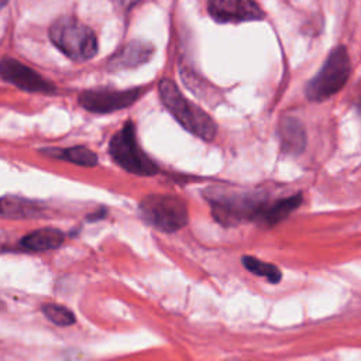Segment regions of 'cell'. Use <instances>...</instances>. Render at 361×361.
I'll list each match as a JSON object with an SVG mask.
<instances>
[{
    "label": "cell",
    "instance_id": "1",
    "mask_svg": "<svg viewBox=\"0 0 361 361\" xmlns=\"http://www.w3.org/2000/svg\"><path fill=\"white\" fill-rule=\"evenodd\" d=\"M203 196L210 204L213 219L227 227L245 221H258L264 207L268 204L262 190L207 188Z\"/></svg>",
    "mask_w": 361,
    "mask_h": 361
},
{
    "label": "cell",
    "instance_id": "2",
    "mask_svg": "<svg viewBox=\"0 0 361 361\" xmlns=\"http://www.w3.org/2000/svg\"><path fill=\"white\" fill-rule=\"evenodd\" d=\"M158 90L164 106L186 131L203 141L214 140L217 134L216 121L197 104L186 99L173 80L164 78Z\"/></svg>",
    "mask_w": 361,
    "mask_h": 361
},
{
    "label": "cell",
    "instance_id": "3",
    "mask_svg": "<svg viewBox=\"0 0 361 361\" xmlns=\"http://www.w3.org/2000/svg\"><path fill=\"white\" fill-rule=\"evenodd\" d=\"M49 39L69 59L83 62L97 54V38L90 27L75 17L63 16L49 27Z\"/></svg>",
    "mask_w": 361,
    "mask_h": 361
},
{
    "label": "cell",
    "instance_id": "4",
    "mask_svg": "<svg viewBox=\"0 0 361 361\" xmlns=\"http://www.w3.org/2000/svg\"><path fill=\"white\" fill-rule=\"evenodd\" d=\"M138 209L145 223L162 233H175L189 223L188 204L176 195H147Z\"/></svg>",
    "mask_w": 361,
    "mask_h": 361
},
{
    "label": "cell",
    "instance_id": "5",
    "mask_svg": "<svg viewBox=\"0 0 361 361\" xmlns=\"http://www.w3.org/2000/svg\"><path fill=\"white\" fill-rule=\"evenodd\" d=\"M351 72V62L344 45H337L320 71L306 85V97L310 102H323L343 89Z\"/></svg>",
    "mask_w": 361,
    "mask_h": 361
},
{
    "label": "cell",
    "instance_id": "6",
    "mask_svg": "<svg viewBox=\"0 0 361 361\" xmlns=\"http://www.w3.org/2000/svg\"><path fill=\"white\" fill-rule=\"evenodd\" d=\"M109 154L113 161L127 171L138 176H152L158 172L157 164L141 149L135 137V126L131 120L110 138Z\"/></svg>",
    "mask_w": 361,
    "mask_h": 361
},
{
    "label": "cell",
    "instance_id": "7",
    "mask_svg": "<svg viewBox=\"0 0 361 361\" xmlns=\"http://www.w3.org/2000/svg\"><path fill=\"white\" fill-rule=\"evenodd\" d=\"M144 92V87H131L126 90L109 87L89 89L79 94L78 103L90 113L109 114L134 104Z\"/></svg>",
    "mask_w": 361,
    "mask_h": 361
},
{
    "label": "cell",
    "instance_id": "8",
    "mask_svg": "<svg viewBox=\"0 0 361 361\" xmlns=\"http://www.w3.org/2000/svg\"><path fill=\"white\" fill-rule=\"evenodd\" d=\"M0 76L6 82L25 92H34V93L55 92V86L51 82L44 79L39 73H37L30 66L11 58H3L0 61Z\"/></svg>",
    "mask_w": 361,
    "mask_h": 361
},
{
    "label": "cell",
    "instance_id": "9",
    "mask_svg": "<svg viewBox=\"0 0 361 361\" xmlns=\"http://www.w3.org/2000/svg\"><path fill=\"white\" fill-rule=\"evenodd\" d=\"M207 11L217 23H243L264 18L255 0H209Z\"/></svg>",
    "mask_w": 361,
    "mask_h": 361
},
{
    "label": "cell",
    "instance_id": "10",
    "mask_svg": "<svg viewBox=\"0 0 361 361\" xmlns=\"http://www.w3.org/2000/svg\"><path fill=\"white\" fill-rule=\"evenodd\" d=\"M154 54V47L145 41H130L109 59L110 71L130 69L145 63Z\"/></svg>",
    "mask_w": 361,
    "mask_h": 361
},
{
    "label": "cell",
    "instance_id": "11",
    "mask_svg": "<svg viewBox=\"0 0 361 361\" xmlns=\"http://www.w3.org/2000/svg\"><path fill=\"white\" fill-rule=\"evenodd\" d=\"M278 137L283 154L299 155L306 147V131L302 121L292 116H285L279 121Z\"/></svg>",
    "mask_w": 361,
    "mask_h": 361
},
{
    "label": "cell",
    "instance_id": "12",
    "mask_svg": "<svg viewBox=\"0 0 361 361\" xmlns=\"http://www.w3.org/2000/svg\"><path fill=\"white\" fill-rule=\"evenodd\" d=\"M65 234L55 227H42L25 234L20 240V247L31 252H42L55 250L62 245Z\"/></svg>",
    "mask_w": 361,
    "mask_h": 361
},
{
    "label": "cell",
    "instance_id": "13",
    "mask_svg": "<svg viewBox=\"0 0 361 361\" xmlns=\"http://www.w3.org/2000/svg\"><path fill=\"white\" fill-rule=\"evenodd\" d=\"M303 202L302 193H296L279 200H275L269 204H267L258 219V224L264 227H274L278 223H281L283 219H286L292 212H295Z\"/></svg>",
    "mask_w": 361,
    "mask_h": 361
},
{
    "label": "cell",
    "instance_id": "14",
    "mask_svg": "<svg viewBox=\"0 0 361 361\" xmlns=\"http://www.w3.org/2000/svg\"><path fill=\"white\" fill-rule=\"evenodd\" d=\"M42 213V209L31 200L17 197V196H4L0 199V217L6 219H31Z\"/></svg>",
    "mask_w": 361,
    "mask_h": 361
},
{
    "label": "cell",
    "instance_id": "15",
    "mask_svg": "<svg viewBox=\"0 0 361 361\" xmlns=\"http://www.w3.org/2000/svg\"><path fill=\"white\" fill-rule=\"evenodd\" d=\"M45 154H48L54 158H59V159L72 162L75 165L86 166V168L96 166L99 162L97 155L92 149H89L83 145H75V147L65 148V149H55V148L45 149Z\"/></svg>",
    "mask_w": 361,
    "mask_h": 361
},
{
    "label": "cell",
    "instance_id": "16",
    "mask_svg": "<svg viewBox=\"0 0 361 361\" xmlns=\"http://www.w3.org/2000/svg\"><path fill=\"white\" fill-rule=\"evenodd\" d=\"M241 262L247 271H250L251 274H254L257 276L265 278L269 283H279L282 279L281 269L274 264L261 261L252 255H244L241 258Z\"/></svg>",
    "mask_w": 361,
    "mask_h": 361
},
{
    "label": "cell",
    "instance_id": "17",
    "mask_svg": "<svg viewBox=\"0 0 361 361\" xmlns=\"http://www.w3.org/2000/svg\"><path fill=\"white\" fill-rule=\"evenodd\" d=\"M41 312L51 323L61 327L72 326L76 323V316L73 312L58 303H45L41 306Z\"/></svg>",
    "mask_w": 361,
    "mask_h": 361
},
{
    "label": "cell",
    "instance_id": "18",
    "mask_svg": "<svg viewBox=\"0 0 361 361\" xmlns=\"http://www.w3.org/2000/svg\"><path fill=\"white\" fill-rule=\"evenodd\" d=\"M117 7L121 10H130L133 6H135L140 0H111Z\"/></svg>",
    "mask_w": 361,
    "mask_h": 361
},
{
    "label": "cell",
    "instance_id": "19",
    "mask_svg": "<svg viewBox=\"0 0 361 361\" xmlns=\"http://www.w3.org/2000/svg\"><path fill=\"white\" fill-rule=\"evenodd\" d=\"M106 213H107L106 209H100V210H97L96 213L87 216V221H97V220H102V219L106 216Z\"/></svg>",
    "mask_w": 361,
    "mask_h": 361
},
{
    "label": "cell",
    "instance_id": "20",
    "mask_svg": "<svg viewBox=\"0 0 361 361\" xmlns=\"http://www.w3.org/2000/svg\"><path fill=\"white\" fill-rule=\"evenodd\" d=\"M7 1H8V0H0V10L7 4Z\"/></svg>",
    "mask_w": 361,
    "mask_h": 361
}]
</instances>
